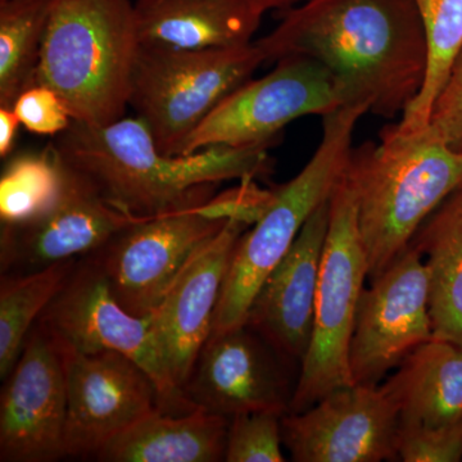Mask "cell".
<instances>
[{
    "label": "cell",
    "mask_w": 462,
    "mask_h": 462,
    "mask_svg": "<svg viewBox=\"0 0 462 462\" xmlns=\"http://www.w3.org/2000/svg\"><path fill=\"white\" fill-rule=\"evenodd\" d=\"M433 338L430 275L411 243L361 293L349 345L352 382L378 387L407 356Z\"/></svg>",
    "instance_id": "cell-10"
},
{
    "label": "cell",
    "mask_w": 462,
    "mask_h": 462,
    "mask_svg": "<svg viewBox=\"0 0 462 462\" xmlns=\"http://www.w3.org/2000/svg\"><path fill=\"white\" fill-rule=\"evenodd\" d=\"M247 2L263 16L269 11H288L296 7L303 0H247Z\"/></svg>",
    "instance_id": "cell-33"
},
{
    "label": "cell",
    "mask_w": 462,
    "mask_h": 462,
    "mask_svg": "<svg viewBox=\"0 0 462 462\" xmlns=\"http://www.w3.org/2000/svg\"><path fill=\"white\" fill-rule=\"evenodd\" d=\"M397 458L403 462L460 461L462 421L443 428L398 425Z\"/></svg>",
    "instance_id": "cell-28"
},
{
    "label": "cell",
    "mask_w": 462,
    "mask_h": 462,
    "mask_svg": "<svg viewBox=\"0 0 462 462\" xmlns=\"http://www.w3.org/2000/svg\"><path fill=\"white\" fill-rule=\"evenodd\" d=\"M345 105V91L327 67L309 57L282 58L272 72L245 81L221 100L188 136L179 156L214 145H273L298 118L322 117Z\"/></svg>",
    "instance_id": "cell-8"
},
{
    "label": "cell",
    "mask_w": 462,
    "mask_h": 462,
    "mask_svg": "<svg viewBox=\"0 0 462 462\" xmlns=\"http://www.w3.org/2000/svg\"><path fill=\"white\" fill-rule=\"evenodd\" d=\"M287 363L247 325L209 337L184 394L196 409L231 419L242 412H289L294 391Z\"/></svg>",
    "instance_id": "cell-17"
},
{
    "label": "cell",
    "mask_w": 462,
    "mask_h": 462,
    "mask_svg": "<svg viewBox=\"0 0 462 462\" xmlns=\"http://www.w3.org/2000/svg\"><path fill=\"white\" fill-rule=\"evenodd\" d=\"M139 47L132 0H54L35 85L51 88L80 123L124 118Z\"/></svg>",
    "instance_id": "cell-4"
},
{
    "label": "cell",
    "mask_w": 462,
    "mask_h": 462,
    "mask_svg": "<svg viewBox=\"0 0 462 462\" xmlns=\"http://www.w3.org/2000/svg\"><path fill=\"white\" fill-rule=\"evenodd\" d=\"M12 108L21 125L36 135L56 138L74 120L56 91L42 85H33L23 91Z\"/></svg>",
    "instance_id": "cell-29"
},
{
    "label": "cell",
    "mask_w": 462,
    "mask_h": 462,
    "mask_svg": "<svg viewBox=\"0 0 462 462\" xmlns=\"http://www.w3.org/2000/svg\"><path fill=\"white\" fill-rule=\"evenodd\" d=\"M329 216L330 199L303 225L288 254L258 289L245 318L249 329L288 365H302L311 343Z\"/></svg>",
    "instance_id": "cell-18"
},
{
    "label": "cell",
    "mask_w": 462,
    "mask_h": 462,
    "mask_svg": "<svg viewBox=\"0 0 462 462\" xmlns=\"http://www.w3.org/2000/svg\"><path fill=\"white\" fill-rule=\"evenodd\" d=\"M412 245L430 275L434 339L462 346V188L425 221Z\"/></svg>",
    "instance_id": "cell-22"
},
{
    "label": "cell",
    "mask_w": 462,
    "mask_h": 462,
    "mask_svg": "<svg viewBox=\"0 0 462 462\" xmlns=\"http://www.w3.org/2000/svg\"><path fill=\"white\" fill-rule=\"evenodd\" d=\"M369 112L364 105H345L322 116L321 141L309 162L291 180L273 188L272 205L240 236L209 337L245 325L258 289L293 245L303 225L330 199L345 175L358 120Z\"/></svg>",
    "instance_id": "cell-5"
},
{
    "label": "cell",
    "mask_w": 462,
    "mask_h": 462,
    "mask_svg": "<svg viewBox=\"0 0 462 462\" xmlns=\"http://www.w3.org/2000/svg\"><path fill=\"white\" fill-rule=\"evenodd\" d=\"M398 413L382 387L352 384L282 419V445L296 462L397 460Z\"/></svg>",
    "instance_id": "cell-15"
},
{
    "label": "cell",
    "mask_w": 462,
    "mask_h": 462,
    "mask_svg": "<svg viewBox=\"0 0 462 462\" xmlns=\"http://www.w3.org/2000/svg\"><path fill=\"white\" fill-rule=\"evenodd\" d=\"M264 63L256 42L185 51L139 42L129 106L147 125L161 153L179 156L200 123Z\"/></svg>",
    "instance_id": "cell-6"
},
{
    "label": "cell",
    "mask_w": 462,
    "mask_h": 462,
    "mask_svg": "<svg viewBox=\"0 0 462 462\" xmlns=\"http://www.w3.org/2000/svg\"><path fill=\"white\" fill-rule=\"evenodd\" d=\"M60 165L53 143L41 152L12 157L0 179V221L30 220L51 205L60 189Z\"/></svg>",
    "instance_id": "cell-26"
},
{
    "label": "cell",
    "mask_w": 462,
    "mask_h": 462,
    "mask_svg": "<svg viewBox=\"0 0 462 462\" xmlns=\"http://www.w3.org/2000/svg\"><path fill=\"white\" fill-rule=\"evenodd\" d=\"M226 221L197 208L142 218L88 256L99 264L118 303L148 318L197 249Z\"/></svg>",
    "instance_id": "cell-12"
},
{
    "label": "cell",
    "mask_w": 462,
    "mask_h": 462,
    "mask_svg": "<svg viewBox=\"0 0 462 462\" xmlns=\"http://www.w3.org/2000/svg\"><path fill=\"white\" fill-rule=\"evenodd\" d=\"M424 29L427 69L424 83L397 124L398 134L427 129L431 107L445 87L456 58L462 50V0H413Z\"/></svg>",
    "instance_id": "cell-24"
},
{
    "label": "cell",
    "mask_w": 462,
    "mask_h": 462,
    "mask_svg": "<svg viewBox=\"0 0 462 462\" xmlns=\"http://www.w3.org/2000/svg\"><path fill=\"white\" fill-rule=\"evenodd\" d=\"M346 175L357 200L370 282L409 248L425 221L462 188V151L422 130L388 125L379 143L352 148Z\"/></svg>",
    "instance_id": "cell-3"
},
{
    "label": "cell",
    "mask_w": 462,
    "mask_h": 462,
    "mask_svg": "<svg viewBox=\"0 0 462 462\" xmlns=\"http://www.w3.org/2000/svg\"><path fill=\"white\" fill-rule=\"evenodd\" d=\"M230 419L202 409L173 415L156 411L100 449L103 462L225 461Z\"/></svg>",
    "instance_id": "cell-21"
},
{
    "label": "cell",
    "mask_w": 462,
    "mask_h": 462,
    "mask_svg": "<svg viewBox=\"0 0 462 462\" xmlns=\"http://www.w3.org/2000/svg\"><path fill=\"white\" fill-rule=\"evenodd\" d=\"M60 351L66 374L67 457H97L112 438L162 411L156 383L127 356Z\"/></svg>",
    "instance_id": "cell-13"
},
{
    "label": "cell",
    "mask_w": 462,
    "mask_h": 462,
    "mask_svg": "<svg viewBox=\"0 0 462 462\" xmlns=\"http://www.w3.org/2000/svg\"><path fill=\"white\" fill-rule=\"evenodd\" d=\"M57 154L60 182L51 205L30 220L2 224V275L32 273L88 256L124 227L145 218L109 205L83 172L69 165L60 152Z\"/></svg>",
    "instance_id": "cell-11"
},
{
    "label": "cell",
    "mask_w": 462,
    "mask_h": 462,
    "mask_svg": "<svg viewBox=\"0 0 462 462\" xmlns=\"http://www.w3.org/2000/svg\"><path fill=\"white\" fill-rule=\"evenodd\" d=\"M425 132L448 147L462 151V50L434 100Z\"/></svg>",
    "instance_id": "cell-31"
},
{
    "label": "cell",
    "mask_w": 462,
    "mask_h": 462,
    "mask_svg": "<svg viewBox=\"0 0 462 462\" xmlns=\"http://www.w3.org/2000/svg\"><path fill=\"white\" fill-rule=\"evenodd\" d=\"M134 5L139 42L176 50L249 44L263 20L247 0H136Z\"/></svg>",
    "instance_id": "cell-19"
},
{
    "label": "cell",
    "mask_w": 462,
    "mask_h": 462,
    "mask_svg": "<svg viewBox=\"0 0 462 462\" xmlns=\"http://www.w3.org/2000/svg\"><path fill=\"white\" fill-rule=\"evenodd\" d=\"M51 143L109 205L134 217L199 208L220 182L254 180L272 170L270 144L214 145L189 156H166L139 117L105 126L72 120Z\"/></svg>",
    "instance_id": "cell-2"
},
{
    "label": "cell",
    "mask_w": 462,
    "mask_h": 462,
    "mask_svg": "<svg viewBox=\"0 0 462 462\" xmlns=\"http://www.w3.org/2000/svg\"><path fill=\"white\" fill-rule=\"evenodd\" d=\"M273 189H263L254 179L240 180L238 187L215 194L197 211L215 220H236L252 226L272 205Z\"/></svg>",
    "instance_id": "cell-30"
},
{
    "label": "cell",
    "mask_w": 462,
    "mask_h": 462,
    "mask_svg": "<svg viewBox=\"0 0 462 462\" xmlns=\"http://www.w3.org/2000/svg\"><path fill=\"white\" fill-rule=\"evenodd\" d=\"M54 0H0V107L35 85Z\"/></svg>",
    "instance_id": "cell-25"
},
{
    "label": "cell",
    "mask_w": 462,
    "mask_h": 462,
    "mask_svg": "<svg viewBox=\"0 0 462 462\" xmlns=\"http://www.w3.org/2000/svg\"><path fill=\"white\" fill-rule=\"evenodd\" d=\"M79 260V258H78ZM78 260L26 273H5L0 284V378H7L33 325L63 288Z\"/></svg>",
    "instance_id": "cell-23"
},
{
    "label": "cell",
    "mask_w": 462,
    "mask_h": 462,
    "mask_svg": "<svg viewBox=\"0 0 462 462\" xmlns=\"http://www.w3.org/2000/svg\"><path fill=\"white\" fill-rule=\"evenodd\" d=\"M249 227L240 221L227 220L197 249L167 289L160 305L148 316L161 364L173 387L182 394L211 334L231 257L240 236Z\"/></svg>",
    "instance_id": "cell-16"
},
{
    "label": "cell",
    "mask_w": 462,
    "mask_h": 462,
    "mask_svg": "<svg viewBox=\"0 0 462 462\" xmlns=\"http://www.w3.org/2000/svg\"><path fill=\"white\" fill-rule=\"evenodd\" d=\"M278 411L242 412L233 416L227 430V462H282V419Z\"/></svg>",
    "instance_id": "cell-27"
},
{
    "label": "cell",
    "mask_w": 462,
    "mask_h": 462,
    "mask_svg": "<svg viewBox=\"0 0 462 462\" xmlns=\"http://www.w3.org/2000/svg\"><path fill=\"white\" fill-rule=\"evenodd\" d=\"M367 276L369 267L358 229L357 200L345 172L331 194L314 331L300 365L289 412L305 411L330 392L354 384L349 372V345L356 309Z\"/></svg>",
    "instance_id": "cell-7"
},
{
    "label": "cell",
    "mask_w": 462,
    "mask_h": 462,
    "mask_svg": "<svg viewBox=\"0 0 462 462\" xmlns=\"http://www.w3.org/2000/svg\"><path fill=\"white\" fill-rule=\"evenodd\" d=\"M264 63L309 57L329 69L346 105L402 116L424 83L427 44L413 0H306L254 42Z\"/></svg>",
    "instance_id": "cell-1"
},
{
    "label": "cell",
    "mask_w": 462,
    "mask_h": 462,
    "mask_svg": "<svg viewBox=\"0 0 462 462\" xmlns=\"http://www.w3.org/2000/svg\"><path fill=\"white\" fill-rule=\"evenodd\" d=\"M398 425L443 428L462 421V346L431 339L419 346L382 385Z\"/></svg>",
    "instance_id": "cell-20"
},
{
    "label": "cell",
    "mask_w": 462,
    "mask_h": 462,
    "mask_svg": "<svg viewBox=\"0 0 462 462\" xmlns=\"http://www.w3.org/2000/svg\"><path fill=\"white\" fill-rule=\"evenodd\" d=\"M0 393V461L67 457L65 361L53 337L33 325Z\"/></svg>",
    "instance_id": "cell-14"
},
{
    "label": "cell",
    "mask_w": 462,
    "mask_h": 462,
    "mask_svg": "<svg viewBox=\"0 0 462 462\" xmlns=\"http://www.w3.org/2000/svg\"><path fill=\"white\" fill-rule=\"evenodd\" d=\"M38 324L60 348L81 354L114 351L132 358L156 383L162 412L180 415L196 410L167 378L148 318L130 314L118 303L93 257L79 258L69 281Z\"/></svg>",
    "instance_id": "cell-9"
},
{
    "label": "cell",
    "mask_w": 462,
    "mask_h": 462,
    "mask_svg": "<svg viewBox=\"0 0 462 462\" xmlns=\"http://www.w3.org/2000/svg\"><path fill=\"white\" fill-rule=\"evenodd\" d=\"M16 112L14 108L0 107V157L5 160L14 152L17 130L20 127Z\"/></svg>",
    "instance_id": "cell-32"
}]
</instances>
